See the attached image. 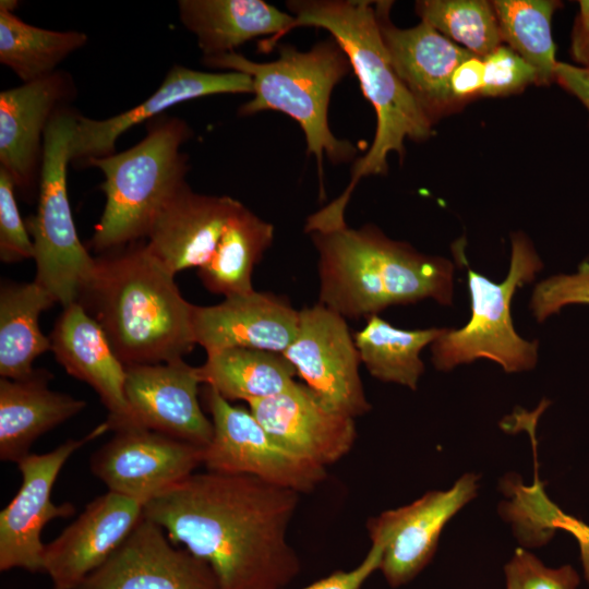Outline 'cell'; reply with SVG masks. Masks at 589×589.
<instances>
[{"label":"cell","instance_id":"1","mask_svg":"<svg viewBox=\"0 0 589 589\" xmlns=\"http://www.w3.org/2000/svg\"><path fill=\"white\" fill-rule=\"evenodd\" d=\"M299 495L252 476L206 470L146 503L143 516L207 562L221 589H285L301 567L288 540Z\"/></svg>","mask_w":589,"mask_h":589},{"label":"cell","instance_id":"2","mask_svg":"<svg viewBox=\"0 0 589 589\" xmlns=\"http://www.w3.org/2000/svg\"><path fill=\"white\" fill-rule=\"evenodd\" d=\"M375 2L364 0H291L293 16L288 32L312 26L326 29L347 55L363 96L376 115V131L370 149L353 161L344 192L310 215L304 231L328 232L346 227L345 211L358 182L387 171L392 152L404 154L406 139L425 140L432 120L396 73L383 43Z\"/></svg>","mask_w":589,"mask_h":589},{"label":"cell","instance_id":"3","mask_svg":"<svg viewBox=\"0 0 589 589\" xmlns=\"http://www.w3.org/2000/svg\"><path fill=\"white\" fill-rule=\"evenodd\" d=\"M77 303L100 325L125 366L180 360L196 345L195 305L144 241L96 256Z\"/></svg>","mask_w":589,"mask_h":589},{"label":"cell","instance_id":"4","mask_svg":"<svg viewBox=\"0 0 589 589\" xmlns=\"http://www.w3.org/2000/svg\"><path fill=\"white\" fill-rule=\"evenodd\" d=\"M310 235L318 254V302L345 318L425 299L453 304L455 266L446 257L423 254L373 225Z\"/></svg>","mask_w":589,"mask_h":589},{"label":"cell","instance_id":"5","mask_svg":"<svg viewBox=\"0 0 589 589\" xmlns=\"http://www.w3.org/2000/svg\"><path fill=\"white\" fill-rule=\"evenodd\" d=\"M278 58L256 62L235 51L203 58L211 68L245 73L253 81V98L239 107V116L248 117L274 110L296 120L306 142L308 154L317 161L321 195L323 159L333 164L353 160L357 148L335 136L328 123V107L334 87L352 71L350 61L332 37L315 44L308 51L292 45H278Z\"/></svg>","mask_w":589,"mask_h":589},{"label":"cell","instance_id":"6","mask_svg":"<svg viewBox=\"0 0 589 589\" xmlns=\"http://www.w3.org/2000/svg\"><path fill=\"white\" fill-rule=\"evenodd\" d=\"M191 136L183 119L164 113L146 123L145 137L131 148L89 161L104 173L106 196L89 249L101 254L146 239L161 207L187 183L181 146Z\"/></svg>","mask_w":589,"mask_h":589},{"label":"cell","instance_id":"7","mask_svg":"<svg viewBox=\"0 0 589 589\" xmlns=\"http://www.w3.org/2000/svg\"><path fill=\"white\" fill-rule=\"evenodd\" d=\"M471 315L460 328H447L431 345V360L438 371H450L478 359L496 362L507 373L532 370L539 358V341L522 338L510 314L518 288L534 280L543 263L522 232L512 233L510 263L506 278L494 283L471 269L467 262Z\"/></svg>","mask_w":589,"mask_h":589},{"label":"cell","instance_id":"8","mask_svg":"<svg viewBox=\"0 0 589 589\" xmlns=\"http://www.w3.org/2000/svg\"><path fill=\"white\" fill-rule=\"evenodd\" d=\"M79 112L61 108L45 133L38 206L25 220L34 244L35 281L56 303H77L94 271L95 257L77 236L68 195L69 148Z\"/></svg>","mask_w":589,"mask_h":589},{"label":"cell","instance_id":"9","mask_svg":"<svg viewBox=\"0 0 589 589\" xmlns=\"http://www.w3.org/2000/svg\"><path fill=\"white\" fill-rule=\"evenodd\" d=\"M204 400L213 424L203 457L207 471L252 476L299 494L312 492L327 477L326 468L280 446L250 409L232 406L207 386Z\"/></svg>","mask_w":589,"mask_h":589},{"label":"cell","instance_id":"10","mask_svg":"<svg viewBox=\"0 0 589 589\" xmlns=\"http://www.w3.org/2000/svg\"><path fill=\"white\" fill-rule=\"evenodd\" d=\"M329 410L357 418L371 410L346 318L322 303L300 310L299 332L283 353Z\"/></svg>","mask_w":589,"mask_h":589},{"label":"cell","instance_id":"11","mask_svg":"<svg viewBox=\"0 0 589 589\" xmlns=\"http://www.w3.org/2000/svg\"><path fill=\"white\" fill-rule=\"evenodd\" d=\"M109 430L99 424L82 438H70L45 454H29L16 465L22 483L11 502L0 513V570L14 568L44 573V527L52 519L75 514V506L51 501L52 486L68 459L81 447Z\"/></svg>","mask_w":589,"mask_h":589},{"label":"cell","instance_id":"12","mask_svg":"<svg viewBox=\"0 0 589 589\" xmlns=\"http://www.w3.org/2000/svg\"><path fill=\"white\" fill-rule=\"evenodd\" d=\"M203 457V447L130 426L115 431L92 455L89 467L109 491L144 506L193 474Z\"/></svg>","mask_w":589,"mask_h":589},{"label":"cell","instance_id":"13","mask_svg":"<svg viewBox=\"0 0 589 589\" xmlns=\"http://www.w3.org/2000/svg\"><path fill=\"white\" fill-rule=\"evenodd\" d=\"M479 480L465 473L447 490L429 491L368 521L371 541L384 545L380 570L392 588L410 582L429 565L444 527L478 495Z\"/></svg>","mask_w":589,"mask_h":589},{"label":"cell","instance_id":"14","mask_svg":"<svg viewBox=\"0 0 589 589\" xmlns=\"http://www.w3.org/2000/svg\"><path fill=\"white\" fill-rule=\"evenodd\" d=\"M72 75L58 70L0 93V168L28 202L38 199L45 133L55 113L76 96Z\"/></svg>","mask_w":589,"mask_h":589},{"label":"cell","instance_id":"15","mask_svg":"<svg viewBox=\"0 0 589 589\" xmlns=\"http://www.w3.org/2000/svg\"><path fill=\"white\" fill-rule=\"evenodd\" d=\"M75 589H221L204 560L175 545L144 516L115 551Z\"/></svg>","mask_w":589,"mask_h":589},{"label":"cell","instance_id":"16","mask_svg":"<svg viewBox=\"0 0 589 589\" xmlns=\"http://www.w3.org/2000/svg\"><path fill=\"white\" fill-rule=\"evenodd\" d=\"M249 93L253 94V81L245 73L204 72L175 64L159 87L135 107L106 119L79 113L69 148L70 165L87 168L91 160L115 154L116 143L124 132L175 105L211 95Z\"/></svg>","mask_w":589,"mask_h":589},{"label":"cell","instance_id":"17","mask_svg":"<svg viewBox=\"0 0 589 589\" xmlns=\"http://www.w3.org/2000/svg\"><path fill=\"white\" fill-rule=\"evenodd\" d=\"M197 366L183 359L127 366L125 397L136 426L205 448L212 421L199 401Z\"/></svg>","mask_w":589,"mask_h":589},{"label":"cell","instance_id":"18","mask_svg":"<svg viewBox=\"0 0 589 589\" xmlns=\"http://www.w3.org/2000/svg\"><path fill=\"white\" fill-rule=\"evenodd\" d=\"M143 517V504L108 491L45 545L44 573L53 589H75L124 542Z\"/></svg>","mask_w":589,"mask_h":589},{"label":"cell","instance_id":"19","mask_svg":"<svg viewBox=\"0 0 589 589\" xmlns=\"http://www.w3.org/2000/svg\"><path fill=\"white\" fill-rule=\"evenodd\" d=\"M247 404L280 446L324 468L354 444V419L327 409L305 384L294 382L280 394Z\"/></svg>","mask_w":589,"mask_h":589},{"label":"cell","instance_id":"20","mask_svg":"<svg viewBox=\"0 0 589 589\" xmlns=\"http://www.w3.org/2000/svg\"><path fill=\"white\" fill-rule=\"evenodd\" d=\"M299 323L300 311L285 297L255 290L193 312L194 339L206 352L240 347L284 353Z\"/></svg>","mask_w":589,"mask_h":589},{"label":"cell","instance_id":"21","mask_svg":"<svg viewBox=\"0 0 589 589\" xmlns=\"http://www.w3.org/2000/svg\"><path fill=\"white\" fill-rule=\"evenodd\" d=\"M242 203L227 195L200 194L184 183L165 203L146 237V248L169 273L203 266Z\"/></svg>","mask_w":589,"mask_h":589},{"label":"cell","instance_id":"22","mask_svg":"<svg viewBox=\"0 0 589 589\" xmlns=\"http://www.w3.org/2000/svg\"><path fill=\"white\" fill-rule=\"evenodd\" d=\"M49 339L56 360L67 373L97 393L108 410L109 430L136 426L124 390L127 366L100 325L80 303L63 308Z\"/></svg>","mask_w":589,"mask_h":589},{"label":"cell","instance_id":"23","mask_svg":"<svg viewBox=\"0 0 589 589\" xmlns=\"http://www.w3.org/2000/svg\"><path fill=\"white\" fill-rule=\"evenodd\" d=\"M389 8L386 1L375 4L383 43L396 73L433 122L453 101L449 83L455 69L474 55L424 22L396 27Z\"/></svg>","mask_w":589,"mask_h":589},{"label":"cell","instance_id":"24","mask_svg":"<svg viewBox=\"0 0 589 589\" xmlns=\"http://www.w3.org/2000/svg\"><path fill=\"white\" fill-rule=\"evenodd\" d=\"M182 25L192 33L203 58L235 52L257 37L259 51L269 52L293 22V16L263 0H180Z\"/></svg>","mask_w":589,"mask_h":589},{"label":"cell","instance_id":"25","mask_svg":"<svg viewBox=\"0 0 589 589\" xmlns=\"http://www.w3.org/2000/svg\"><path fill=\"white\" fill-rule=\"evenodd\" d=\"M52 374L35 369L26 377L0 381V459L17 464L33 443L80 413L86 402L50 389Z\"/></svg>","mask_w":589,"mask_h":589},{"label":"cell","instance_id":"26","mask_svg":"<svg viewBox=\"0 0 589 589\" xmlns=\"http://www.w3.org/2000/svg\"><path fill=\"white\" fill-rule=\"evenodd\" d=\"M56 304L51 294L32 283L2 281L0 287V375L17 380L35 370L36 358L51 351L39 326L43 312Z\"/></svg>","mask_w":589,"mask_h":589},{"label":"cell","instance_id":"27","mask_svg":"<svg viewBox=\"0 0 589 589\" xmlns=\"http://www.w3.org/2000/svg\"><path fill=\"white\" fill-rule=\"evenodd\" d=\"M197 373L203 384L230 402L280 394L296 382L297 375L283 353L240 347L206 352Z\"/></svg>","mask_w":589,"mask_h":589},{"label":"cell","instance_id":"28","mask_svg":"<svg viewBox=\"0 0 589 589\" xmlns=\"http://www.w3.org/2000/svg\"><path fill=\"white\" fill-rule=\"evenodd\" d=\"M533 461L531 485L515 473L501 480L500 489L507 501L500 504V515L512 525L515 537L526 549L548 543L557 530L570 533L578 542L584 577L589 586V525L564 513L550 500L538 476V460Z\"/></svg>","mask_w":589,"mask_h":589},{"label":"cell","instance_id":"29","mask_svg":"<svg viewBox=\"0 0 589 589\" xmlns=\"http://www.w3.org/2000/svg\"><path fill=\"white\" fill-rule=\"evenodd\" d=\"M274 239V226L241 204L229 218L212 257L197 275L203 286L225 298L254 290L252 274Z\"/></svg>","mask_w":589,"mask_h":589},{"label":"cell","instance_id":"30","mask_svg":"<svg viewBox=\"0 0 589 589\" xmlns=\"http://www.w3.org/2000/svg\"><path fill=\"white\" fill-rule=\"evenodd\" d=\"M16 0L0 1V62L22 83L57 72L59 64L88 41L80 31H53L34 26L15 14Z\"/></svg>","mask_w":589,"mask_h":589},{"label":"cell","instance_id":"31","mask_svg":"<svg viewBox=\"0 0 589 589\" xmlns=\"http://www.w3.org/2000/svg\"><path fill=\"white\" fill-rule=\"evenodd\" d=\"M445 329L446 327L402 329L378 315H372L353 338L361 362L373 377L416 390L424 372L420 353Z\"/></svg>","mask_w":589,"mask_h":589},{"label":"cell","instance_id":"32","mask_svg":"<svg viewBox=\"0 0 589 589\" xmlns=\"http://www.w3.org/2000/svg\"><path fill=\"white\" fill-rule=\"evenodd\" d=\"M502 40L531 64L538 83L555 80L557 61L551 22L558 2L551 0H495L492 2Z\"/></svg>","mask_w":589,"mask_h":589},{"label":"cell","instance_id":"33","mask_svg":"<svg viewBox=\"0 0 589 589\" xmlns=\"http://www.w3.org/2000/svg\"><path fill=\"white\" fill-rule=\"evenodd\" d=\"M417 14L442 35L483 59L501 46L502 36L492 3L484 0H423Z\"/></svg>","mask_w":589,"mask_h":589},{"label":"cell","instance_id":"34","mask_svg":"<svg viewBox=\"0 0 589 589\" xmlns=\"http://www.w3.org/2000/svg\"><path fill=\"white\" fill-rule=\"evenodd\" d=\"M570 304H589V256L576 273L553 275L538 283L529 306L537 322L543 323Z\"/></svg>","mask_w":589,"mask_h":589},{"label":"cell","instance_id":"35","mask_svg":"<svg viewBox=\"0 0 589 589\" xmlns=\"http://www.w3.org/2000/svg\"><path fill=\"white\" fill-rule=\"evenodd\" d=\"M505 589H577L580 576L572 565L546 566L526 548L504 565Z\"/></svg>","mask_w":589,"mask_h":589},{"label":"cell","instance_id":"36","mask_svg":"<svg viewBox=\"0 0 589 589\" xmlns=\"http://www.w3.org/2000/svg\"><path fill=\"white\" fill-rule=\"evenodd\" d=\"M15 185L0 168V260L16 263L34 260V244L16 203Z\"/></svg>","mask_w":589,"mask_h":589},{"label":"cell","instance_id":"37","mask_svg":"<svg viewBox=\"0 0 589 589\" xmlns=\"http://www.w3.org/2000/svg\"><path fill=\"white\" fill-rule=\"evenodd\" d=\"M483 64L482 95H506L538 83L536 69L509 47L498 46L483 58Z\"/></svg>","mask_w":589,"mask_h":589},{"label":"cell","instance_id":"38","mask_svg":"<svg viewBox=\"0 0 589 589\" xmlns=\"http://www.w3.org/2000/svg\"><path fill=\"white\" fill-rule=\"evenodd\" d=\"M372 545L363 561L350 570H336L310 584L303 589H362L368 578L380 569L384 545L372 540Z\"/></svg>","mask_w":589,"mask_h":589},{"label":"cell","instance_id":"39","mask_svg":"<svg viewBox=\"0 0 589 589\" xmlns=\"http://www.w3.org/2000/svg\"><path fill=\"white\" fill-rule=\"evenodd\" d=\"M483 73V59L477 56H472L460 63L450 77L452 100L465 99L473 94L481 93Z\"/></svg>","mask_w":589,"mask_h":589},{"label":"cell","instance_id":"40","mask_svg":"<svg viewBox=\"0 0 589 589\" xmlns=\"http://www.w3.org/2000/svg\"><path fill=\"white\" fill-rule=\"evenodd\" d=\"M555 80L576 96L589 112V71L584 67L557 62Z\"/></svg>","mask_w":589,"mask_h":589},{"label":"cell","instance_id":"41","mask_svg":"<svg viewBox=\"0 0 589 589\" xmlns=\"http://www.w3.org/2000/svg\"><path fill=\"white\" fill-rule=\"evenodd\" d=\"M572 52L574 58L584 67L589 63V31L575 27Z\"/></svg>","mask_w":589,"mask_h":589},{"label":"cell","instance_id":"42","mask_svg":"<svg viewBox=\"0 0 589 589\" xmlns=\"http://www.w3.org/2000/svg\"><path fill=\"white\" fill-rule=\"evenodd\" d=\"M575 27L589 31V0L579 1V15Z\"/></svg>","mask_w":589,"mask_h":589},{"label":"cell","instance_id":"43","mask_svg":"<svg viewBox=\"0 0 589 589\" xmlns=\"http://www.w3.org/2000/svg\"><path fill=\"white\" fill-rule=\"evenodd\" d=\"M584 68L589 71V63L587 65H585Z\"/></svg>","mask_w":589,"mask_h":589}]
</instances>
